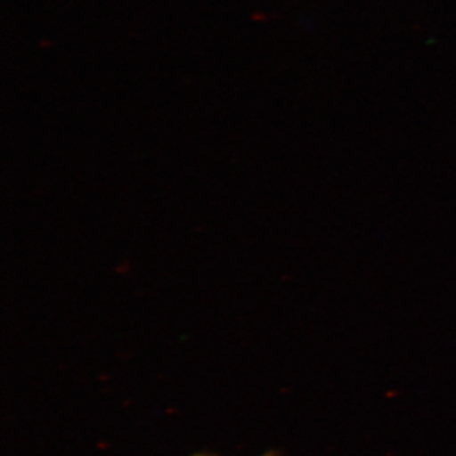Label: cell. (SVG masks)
Returning a JSON list of instances; mask_svg holds the SVG:
<instances>
[{
  "mask_svg": "<svg viewBox=\"0 0 456 456\" xmlns=\"http://www.w3.org/2000/svg\"><path fill=\"white\" fill-rule=\"evenodd\" d=\"M194 456H213V455H207V453H199V455H194ZM260 456H278V455H276L275 452H266V453H263V455H260Z\"/></svg>",
  "mask_w": 456,
  "mask_h": 456,
  "instance_id": "obj_1",
  "label": "cell"
}]
</instances>
